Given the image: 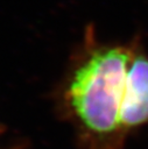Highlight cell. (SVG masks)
Instances as JSON below:
<instances>
[{
  "label": "cell",
  "instance_id": "1",
  "mask_svg": "<svg viewBox=\"0 0 148 149\" xmlns=\"http://www.w3.org/2000/svg\"><path fill=\"white\" fill-rule=\"evenodd\" d=\"M134 47L135 41L100 42L90 27L72 55L57 104L82 149H124L127 134L121 123V106Z\"/></svg>",
  "mask_w": 148,
  "mask_h": 149
},
{
  "label": "cell",
  "instance_id": "2",
  "mask_svg": "<svg viewBox=\"0 0 148 149\" xmlns=\"http://www.w3.org/2000/svg\"><path fill=\"white\" fill-rule=\"evenodd\" d=\"M121 123L127 135L148 127V55L136 42L126 74Z\"/></svg>",
  "mask_w": 148,
  "mask_h": 149
}]
</instances>
